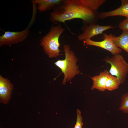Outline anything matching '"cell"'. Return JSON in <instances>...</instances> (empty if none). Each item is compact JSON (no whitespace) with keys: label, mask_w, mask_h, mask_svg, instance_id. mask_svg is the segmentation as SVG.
Segmentation results:
<instances>
[{"label":"cell","mask_w":128,"mask_h":128,"mask_svg":"<svg viewBox=\"0 0 128 128\" xmlns=\"http://www.w3.org/2000/svg\"><path fill=\"white\" fill-rule=\"evenodd\" d=\"M119 36L116 37L112 34L109 35L103 33V37L112 40L116 46L121 48L128 53V31L123 30Z\"/></svg>","instance_id":"9"},{"label":"cell","mask_w":128,"mask_h":128,"mask_svg":"<svg viewBox=\"0 0 128 128\" xmlns=\"http://www.w3.org/2000/svg\"><path fill=\"white\" fill-rule=\"evenodd\" d=\"M65 30L60 24L52 25L48 33L41 38L40 45L49 58H57L60 55L59 39Z\"/></svg>","instance_id":"2"},{"label":"cell","mask_w":128,"mask_h":128,"mask_svg":"<svg viewBox=\"0 0 128 128\" xmlns=\"http://www.w3.org/2000/svg\"><path fill=\"white\" fill-rule=\"evenodd\" d=\"M121 6L113 10L99 13V19H102L107 17L117 16L125 17L128 19V0H121Z\"/></svg>","instance_id":"10"},{"label":"cell","mask_w":128,"mask_h":128,"mask_svg":"<svg viewBox=\"0 0 128 128\" xmlns=\"http://www.w3.org/2000/svg\"><path fill=\"white\" fill-rule=\"evenodd\" d=\"M120 84V81L117 77L109 74L105 84L106 89L110 91L115 90L118 88Z\"/></svg>","instance_id":"13"},{"label":"cell","mask_w":128,"mask_h":128,"mask_svg":"<svg viewBox=\"0 0 128 128\" xmlns=\"http://www.w3.org/2000/svg\"><path fill=\"white\" fill-rule=\"evenodd\" d=\"M109 71L105 69L103 72H101L99 75L91 77L93 81V85L91 89H97L101 91H104L106 90L105 85L107 79Z\"/></svg>","instance_id":"11"},{"label":"cell","mask_w":128,"mask_h":128,"mask_svg":"<svg viewBox=\"0 0 128 128\" xmlns=\"http://www.w3.org/2000/svg\"><path fill=\"white\" fill-rule=\"evenodd\" d=\"M119 110L125 113H128V92L124 94L122 96Z\"/></svg>","instance_id":"15"},{"label":"cell","mask_w":128,"mask_h":128,"mask_svg":"<svg viewBox=\"0 0 128 128\" xmlns=\"http://www.w3.org/2000/svg\"><path fill=\"white\" fill-rule=\"evenodd\" d=\"M119 28L121 30L128 31V19L125 18L120 22L119 24Z\"/></svg>","instance_id":"17"},{"label":"cell","mask_w":128,"mask_h":128,"mask_svg":"<svg viewBox=\"0 0 128 128\" xmlns=\"http://www.w3.org/2000/svg\"><path fill=\"white\" fill-rule=\"evenodd\" d=\"M34 15L32 18L28 26L21 31L11 32L6 31L0 36V46L18 43L22 42L27 38L30 32L29 29L34 22Z\"/></svg>","instance_id":"5"},{"label":"cell","mask_w":128,"mask_h":128,"mask_svg":"<svg viewBox=\"0 0 128 128\" xmlns=\"http://www.w3.org/2000/svg\"><path fill=\"white\" fill-rule=\"evenodd\" d=\"M115 27L111 25L101 26L99 24L84 25L81 27L82 33L78 35L77 37L79 40L83 41L86 40L91 39L95 36L102 34L104 31Z\"/></svg>","instance_id":"6"},{"label":"cell","mask_w":128,"mask_h":128,"mask_svg":"<svg viewBox=\"0 0 128 128\" xmlns=\"http://www.w3.org/2000/svg\"><path fill=\"white\" fill-rule=\"evenodd\" d=\"M99 13L93 10L81 0H62L50 14V20L54 25L75 19H81L84 25L96 24Z\"/></svg>","instance_id":"1"},{"label":"cell","mask_w":128,"mask_h":128,"mask_svg":"<svg viewBox=\"0 0 128 128\" xmlns=\"http://www.w3.org/2000/svg\"><path fill=\"white\" fill-rule=\"evenodd\" d=\"M77 118L76 124L74 128H82L83 123L81 112L78 109L77 110Z\"/></svg>","instance_id":"16"},{"label":"cell","mask_w":128,"mask_h":128,"mask_svg":"<svg viewBox=\"0 0 128 128\" xmlns=\"http://www.w3.org/2000/svg\"><path fill=\"white\" fill-rule=\"evenodd\" d=\"M90 9L97 11L98 8L106 1L105 0H81Z\"/></svg>","instance_id":"14"},{"label":"cell","mask_w":128,"mask_h":128,"mask_svg":"<svg viewBox=\"0 0 128 128\" xmlns=\"http://www.w3.org/2000/svg\"><path fill=\"white\" fill-rule=\"evenodd\" d=\"M63 48L65 59L58 60L54 64L64 73V78L62 84L65 85L66 81H70L76 75L79 74L80 71L78 66L76 65L78 59L74 52L70 50V47L68 45H65Z\"/></svg>","instance_id":"3"},{"label":"cell","mask_w":128,"mask_h":128,"mask_svg":"<svg viewBox=\"0 0 128 128\" xmlns=\"http://www.w3.org/2000/svg\"><path fill=\"white\" fill-rule=\"evenodd\" d=\"M103 61L111 65L110 74L117 77L121 84L123 83L128 73V63L123 56L120 54H116L111 57H106Z\"/></svg>","instance_id":"4"},{"label":"cell","mask_w":128,"mask_h":128,"mask_svg":"<svg viewBox=\"0 0 128 128\" xmlns=\"http://www.w3.org/2000/svg\"><path fill=\"white\" fill-rule=\"evenodd\" d=\"M13 87L10 80L0 75V103L6 104L9 102Z\"/></svg>","instance_id":"8"},{"label":"cell","mask_w":128,"mask_h":128,"mask_svg":"<svg viewBox=\"0 0 128 128\" xmlns=\"http://www.w3.org/2000/svg\"><path fill=\"white\" fill-rule=\"evenodd\" d=\"M62 0H34L33 4L37 5V9L40 12L53 9L59 5Z\"/></svg>","instance_id":"12"},{"label":"cell","mask_w":128,"mask_h":128,"mask_svg":"<svg viewBox=\"0 0 128 128\" xmlns=\"http://www.w3.org/2000/svg\"><path fill=\"white\" fill-rule=\"evenodd\" d=\"M102 38L104 40L102 41H95L87 39L83 41L84 43L87 45L96 46L105 49L113 55L122 52V49L116 46L111 40L103 37Z\"/></svg>","instance_id":"7"}]
</instances>
